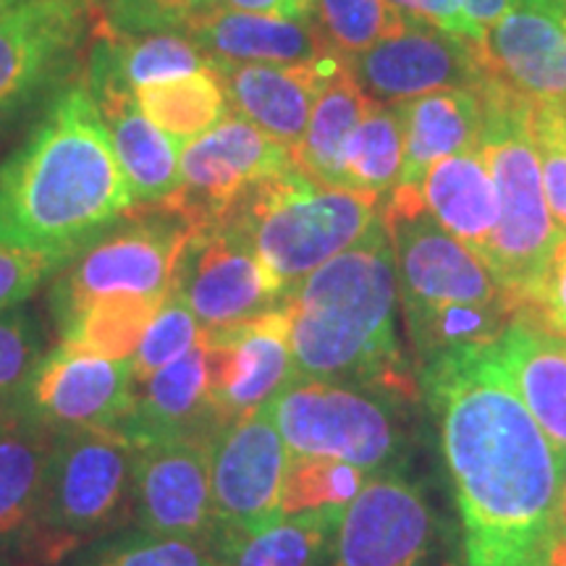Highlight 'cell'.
Instances as JSON below:
<instances>
[{
  "label": "cell",
  "instance_id": "3957f363",
  "mask_svg": "<svg viewBox=\"0 0 566 566\" xmlns=\"http://www.w3.org/2000/svg\"><path fill=\"white\" fill-rule=\"evenodd\" d=\"M394 247L380 218L359 242L281 296L294 378L363 386L417 401L422 388L396 336Z\"/></svg>",
  "mask_w": 566,
  "mask_h": 566
},
{
  "label": "cell",
  "instance_id": "7a4b0ae2",
  "mask_svg": "<svg viewBox=\"0 0 566 566\" xmlns=\"http://www.w3.org/2000/svg\"><path fill=\"white\" fill-rule=\"evenodd\" d=\"M134 208L87 84H71L0 160V244L71 260Z\"/></svg>",
  "mask_w": 566,
  "mask_h": 566
},
{
  "label": "cell",
  "instance_id": "4316f807",
  "mask_svg": "<svg viewBox=\"0 0 566 566\" xmlns=\"http://www.w3.org/2000/svg\"><path fill=\"white\" fill-rule=\"evenodd\" d=\"M420 197L438 226L485 263L499 223V197L483 147L436 163L424 174Z\"/></svg>",
  "mask_w": 566,
  "mask_h": 566
},
{
  "label": "cell",
  "instance_id": "83f0119b",
  "mask_svg": "<svg viewBox=\"0 0 566 566\" xmlns=\"http://www.w3.org/2000/svg\"><path fill=\"white\" fill-rule=\"evenodd\" d=\"M55 433L21 409L0 417V548L21 556L45 485Z\"/></svg>",
  "mask_w": 566,
  "mask_h": 566
},
{
  "label": "cell",
  "instance_id": "52a82bcc",
  "mask_svg": "<svg viewBox=\"0 0 566 566\" xmlns=\"http://www.w3.org/2000/svg\"><path fill=\"white\" fill-rule=\"evenodd\" d=\"M407 401L363 386L294 378L271 401L289 457H323L359 467L367 478L405 472L409 436Z\"/></svg>",
  "mask_w": 566,
  "mask_h": 566
},
{
  "label": "cell",
  "instance_id": "1f68e13d",
  "mask_svg": "<svg viewBox=\"0 0 566 566\" xmlns=\"http://www.w3.org/2000/svg\"><path fill=\"white\" fill-rule=\"evenodd\" d=\"M163 300L160 296H108V300L90 302L59 325V336L63 344L76 346V349L108 359H132Z\"/></svg>",
  "mask_w": 566,
  "mask_h": 566
},
{
  "label": "cell",
  "instance_id": "ee69618b",
  "mask_svg": "<svg viewBox=\"0 0 566 566\" xmlns=\"http://www.w3.org/2000/svg\"><path fill=\"white\" fill-rule=\"evenodd\" d=\"M533 307L546 315V321L566 336V239L551 260L541 289H537Z\"/></svg>",
  "mask_w": 566,
  "mask_h": 566
},
{
  "label": "cell",
  "instance_id": "2e32d148",
  "mask_svg": "<svg viewBox=\"0 0 566 566\" xmlns=\"http://www.w3.org/2000/svg\"><path fill=\"white\" fill-rule=\"evenodd\" d=\"M134 363L59 344L40 359L21 412L51 433L122 428L134 407Z\"/></svg>",
  "mask_w": 566,
  "mask_h": 566
},
{
  "label": "cell",
  "instance_id": "9a60e30c",
  "mask_svg": "<svg viewBox=\"0 0 566 566\" xmlns=\"http://www.w3.org/2000/svg\"><path fill=\"white\" fill-rule=\"evenodd\" d=\"M171 294L192 310L205 334L254 321L281 304V289L258 254L226 223L192 231Z\"/></svg>",
  "mask_w": 566,
  "mask_h": 566
},
{
  "label": "cell",
  "instance_id": "9c48e42d",
  "mask_svg": "<svg viewBox=\"0 0 566 566\" xmlns=\"http://www.w3.org/2000/svg\"><path fill=\"white\" fill-rule=\"evenodd\" d=\"M325 566H459V558L420 488L405 472H378L344 509Z\"/></svg>",
  "mask_w": 566,
  "mask_h": 566
},
{
  "label": "cell",
  "instance_id": "d4e9b609",
  "mask_svg": "<svg viewBox=\"0 0 566 566\" xmlns=\"http://www.w3.org/2000/svg\"><path fill=\"white\" fill-rule=\"evenodd\" d=\"M87 90H139L210 69L184 30L150 34H92Z\"/></svg>",
  "mask_w": 566,
  "mask_h": 566
},
{
  "label": "cell",
  "instance_id": "d6986e66",
  "mask_svg": "<svg viewBox=\"0 0 566 566\" xmlns=\"http://www.w3.org/2000/svg\"><path fill=\"white\" fill-rule=\"evenodd\" d=\"M480 48L488 71L520 95L566 101V0H516Z\"/></svg>",
  "mask_w": 566,
  "mask_h": 566
},
{
  "label": "cell",
  "instance_id": "603a6c76",
  "mask_svg": "<svg viewBox=\"0 0 566 566\" xmlns=\"http://www.w3.org/2000/svg\"><path fill=\"white\" fill-rule=\"evenodd\" d=\"M212 63H265L302 66L334 55L310 19L271 17L218 6L184 30Z\"/></svg>",
  "mask_w": 566,
  "mask_h": 566
},
{
  "label": "cell",
  "instance_id": "cb8c5ba5",
  "mask_svg": "<svg viewBox=\"0 0 566 566\" xmlns=\"http://www.w3.org/2000/svg\"><path fill=\"white\" fill-rule=\"evenodd\" d=\"M111 132L113 153L129 187L134 208L163 205L179 187L181 145L160 132L129 90L90 92Z\"/></svg>",
  "mask_w": 566,
  "mask_h": 566
},
{
  "label": "cell",
  "instance_id": "d6a6232c",
  "mask_svg": "<svg viewBox=\"0 0 566 566\" xmlns=\"http://www.w3.org/2000/svg\"><path fill=\"white\" fill-rule=\"evenodd\" d=\"M405 166V124L396 105L373 103L346 145L344 168L352 189L388 197Z\"/></svg>",
  "mask_w": 566,
  "mask_h": 566
},
{
  "label": "cell",
  "instance_id": "7bdbcfd3",
  "mask_svg": "<svg viewBox=\"0 0 566 566\" xmlns=\"http://www.w3.org/2000/svg\"><path fill=\"white\" fill-rule=\"evenodd\" d=\"M386 3L394 11H399L405 19L424 21V24H433L443 32L478 42V45L483 42V34L464 17V9L459 0H386Z\"/></svg>",
  "mask_w": 566,
  "mask_h": 566
},
{
  "label": "cell",
  "instance_id": "74e56055",
  "mask_svg": "<svg viewBox=\"0 0 566 566\" xmlns=\"http://www.w3.org/2000/svg\"><path fill=\"white\" fill-rule=\"evenodd\" d=\"M92 34H150L187 30L221 0H87Z\"/></svg>",
  "mask_w": 566,
  "mask_h": 566
},
{
  "label": "cell",
  "instance_id": "836d02e7",
  "mask_svg": "<svg viewBox=\"0 0 566 566\" xmlns=\"http://www.w3.org/2000/svg\"><path fill=\"white\" fill-rule=\"evenodd\" d=\"M512 315V304H441L407 313L417 363L441 352L499 342Z\"/></svg>",
  "mask_w": 566,
  "mask_h": 566
},
{
  "label": "cell",
  "instance_id": "6da1fadb",
  "mask_svg": "<svg viewBox=\"0 0 566 566\" xmlns=\"http://www.w3.org/2000/svg\"><path fill=\"white\" fill-rule=\"evenodd\" d=\"M420 388L462 514L464 566H546L566 470L516 394L499 344L424 359Z\"/></svg>",
  "mask_w": 566,
  "mask_h": 566
},
{
  "label": "cell",
  "instance_id": "7c38bea8",
  "mask_svg": "<svg viewBox=\"0 0 566 566\" xmlns=\"http://www.w3.org/2000/svg\"><path fill=\"white\" fill-rule=\"evenodd\" d=\"M294 166L292 150L258 126L229 113L210 132L187 142L179 158V187L163 205L192 231L221 223L252 184Z\"/></svg>",
  "mask_w": 566,
  "mask_h": 566
},
{
  "label": "cell",
  "instance_id": "bcb514c9",
  "mask_svg": "<svg viewBox=\"0 0 566 566\" xmlns=\"http://www.w3.org/2000/svg\"><path fill=\"white\" fill-rule=\"evenodd\" d=\"M464 9V17L470 19V24L483 34L491 30V27L499 21L509 9L516 3V0H459Z\"/></svg>",
  "mask_w": 566,
  "mask_h": 566
},
{
  "label": "cell",
  "instance_id": "484cf974",
  "mask_svg": "<svg viewBox=\"0 0 566 566\" xmlns=\"http://www.w3.org/2000/svg\"><path fill=\"white\" fill-rule=\"evenodd\" d=\"M405 124L401 187H420L424 174L451 155L478 150L483 139V101L478 90H443L396 105ZM396 184V187H399Z\"/></svg>",
  "mask_w": 566,
  "mask_h": 566
},
{
  "label": "cell",
  "instance_id": "ac0fdd59",
  "mask_svg": "<svg viewBox=\"0 0 566 566\" xmlns=\"http://www.w3.org/2000/svg\"><path fill=\"white\" fill-rule=\"evenodd\" d=\"M205 342L223 424L271 405L294 380L289 321L281 307L254 321L205 334Z\"/></svg>",
  "mask_w": 566,
  "mask_h": 566
},
{
  "label": "cell",
  "instance_id": "f35d334b",
  "mask_svg": "<svg viewBox=\"0 0 566 566\" xmlns=\"http://www.w3.org/2000/svg\"><path fill=\"white\" fill-rule=\"evenodd\" d=\"M42 357L45 334L34 313L24 307L0 313V417L21 407Z\"/></svg>",
  "mask_w": 566,
  "mask_h": 566
},
{
  "label": "cell",
  "instance_id": "30bf717a",
  "mask_svg": "<svg viewBox=\"0 0 566 566\" xmlns=\"http://www.w3.org/2000/svg\"><path fill=\"white\" fill-rule=\"evenodd\" d=\"M384 221L405 315L441 304H512L483 260L438 226L420 187L399 184L384 205Z\"/></svg>",
  "mask_w": 566,
  "mask_h": 566
},
{
  "label": "cell",
  "instance_id": "44dd1931",
  "mask_svg": "<svg viewBox=\"0 0 566 566\" xmlns=\"http://www.w3.org/2000/svg\"><path fill=\"white\" fill-rule=\"evenodd\" d=\"M342 66L328 55L321 63L302 66H265V63H212L221 80L229 108L268 137L296 150L325 82Z\"/></svg>",
  "mask_w": 566,
  "mask_h": 566
},
{
  "label": "cell",
  "instance_id": "ba28073f",
  "mask_svg": "<svg viewBox=\"0 0 566 566\" xmlns=\"http://www.w3.org/2000/svg\"><path fill=\"white\" fill-rule=\"evenodd\" d=\"M192 229L166 208H132L82 247L55 275V328L84 304L108 296H168Z\"/></svg>",
  "mask_w": 566,
  "mask_h": 566
},
{
  "label": "cell",
  "instance_id": "e0dca14e",
  "mask_svg": "<svg viewBox=\"0 0 566 566\" xmlns=\"http://www.w3.org/2000/svg\"><path fill=\"white\" fill-rule=\"evenodd\" d=\"M132 522L147 533L212 543L210 443L197 438H160L137 446Z\"/></svg>",
  "mask_w": 566,
  "mask_h": 566
},
{
  "label": "cell",
  "instance_id": "8992f818",
  "mask_svg": "<svg viewBox=\"0 0 566 566\" xmlns=\"http://www.w3.org/2000/svg\"><path fill=\"white\" fill-rule=\"evenodd\" d=\"M137 446L116 428L59 433L32 535L21 556L55 566L132 522Z\"/></svg>",
  "mask_w": 566,
  "mask_h": 566
},
{
  "label": "cell",
  "instance_id": "8fae6325",
  "mask_svg": "<svg viewBox=\"0 0 566 566\" xmlns=\"http://www.w3.org/2000/svg\"><path fill=\"white\" fill-rule=\"evenodd\" d=\"M289 449L271 405L237 417L210 438V488L216 535L210 548L260 535L283 520L281 493Z\"/></svg>",
  "mask_w": 566,
  "mask_h": 566
},
{
  "label": "cell",
  "instance_id": "277c9868",
  "mask_svg": "<svg viewBox=\"0 0 566 566\" xmlns=\"http://www.w3.org/2000/svg\"><path fill=\"white\" fill-rule=\"evenodd\" d=\"M483 101V155L491 168L499 223L485 254V268L514 307L533 304L551 260L562 247L543 189L541 160L533 139V101L488 76L478 87Z\"/></svg>",
  "mask_w": 566,
  "mask_h": 566
},
{
  "label": "cell",
  "instance_id": "8d00e7d4",
  "mask_svg": "<svg viewBox=\"0 0 566 566\" xmlns=\"http://www.w3.org/2000/svg\"><path fill=\"white\" fill-rule=\"evenodd\" d=\"M307 19L336 59L363 53L405 24V17L386 0H313Z\"/></svg>",
  "mask_w": 566,
  "mask_h": 566
},
{
  "label": "cell",
  "instance_id": "5bb4252c",
  "mask_svg": "<svg viewBox=\"0 0 566 566\" xmlns=\"http://www.w3.org/2000/svg\"><path fill=\"white\" fill-rule=\"evenodd\" d=\"M90 24L87 0H21L0 11V124L69 80Z\"/></svg>",
  "mask_w": 566,
  "mask_h": 566
},
{
  "label": "cell",
  "instance_id": "60d3db41",
  "mask_svg": "<svg viewBox=\"0 0 566 566\" xmlns=\"http://www.w3.org/2000/svg\"><path fill=\"white\" fill-rule=\"evenodd\" d=\"M533 139L551 218L566 239V101L533 103Z\"/></svg>",
  "mask_w": 566,
  "mask_h": 566
},
{
  "label": "cell",
  "instance_id": "d590c367",
  "mask_svg": "<svg viewBox=\"0 0 566 566\" xmlns=\"http://www.w3.org/2000/svg\"><path fill=\"white\" fill-rule=\"evenodd\" d=\"M365 480L359 467L336 459L289 457L281 493L283 520L313 512H344L363 491Z\"/></svg>",
  "mask_w": 566,
  "mask_h": 566
},
{
  "label": "cell",
  "instance_id": "4dcf8cb0",
  "mask_svg": "<svg viewBox=\"0 0 566 566\" xmlns=\"http://www.w3.org/2000/svg\"><path fill=\"white\" fill-rule=\"evenodd\" d=\"M344 512L286 516L260 535L216 546L221 566H325L331 535Z\"/></svg>",
  "mask_w": 566,
  "mask_h": 566
},
{
  "label": "cell",
  "instance_id": "c3c4849f",
  "mask_svg": "<svg viewBox=\"0 0 566 566\" xmlns=\"http://www.w3.org/2000/svg\"><path fill=\"white\" fill-rule=\"evenodd\" d=\"M558 541H566V475L562 485V514H558Z\"/></svg>",
  "mask_w": 566,
  "mask_h": 566
},
{
  "label": "cell",
  "instance_id": "ffe728a7",
  "mask_svg": "<svg viewBox=\"0 0 566 566\" xmlns=\"http://www.w3.org/2000/svg\"><path fill=\"white\" fill-rule=\"evenodd\" d=\"M221 428L210 349L202 336L192 352L160 367L150 378L137 380L132 415L118 430L134 446H142L160 438H197L210 443Z\"/></svg>",
  "mask_w": 566,
  "mask_h": 566
},
{
  "label": "cell",
  "instance_id": "e575fe53",
  "mask_svg": "<svg viewBox=\"0 0 566 566\" xmlns=\"http://www.w3.org/2000/svg\"><path fill=\"white\" fill-rule=\"evenodd\" d=\"M74 566H221V562L202 541L122 527L92 541Z\"/></svg>",
  "mask_w": 566,
  "mask_h": 566
},
{
  "label": "cell",
  "instance_id": "f6af8a7d",
  "mask_svg": "<svg viewBox=\"0 0 566 566\" xmlns=\"http://www.w3.org/2000/svg\"><path fill=\"white\" fill-rule=\"evenodd\" d=\"M221 6L233 11L271 13V17L307 19L313 0H221Z\"/></svg>",
  "mask_w": 566,
  "mask_h": 566
},
{
  "label": "cell",
  "instance_id": "b9f144b4",
  "mask_svg": "<svg viewBox=\"0 0 566 566\" xmlns=\"http://www.w3.org/2000/svg\"><path fill=\"white\" fill-rule=\"evenodd\" d=\"M66 258L0 244V313L21 307L48 279H55Z\"/></svg>",
  "mask_w": 566,
  "mask_h": 566
},
{
  "label": "cell",
  "instance_id": "5b68a950",
  "mask_svg": "<svg viewBox=\"0 0 566 566\" xmlns=\"http://www.w3.org/2000/svg\"><path fill=\"white\" fill-rule=\"evenodd\" d=\"M384 205L386 197L334 187L292 166L252 184L221 223L244 237L283 296L359 242L384 218Z\"/></svg>",
  "mask_w": 566,
  "mask_h": 566
},
{
  "label": "cell",
  "instance_id": "ab89813d",
  "mask_svg": "<svg viewBox=\"0 0 566 566\" xmlns=\"http://www.w3.org/2000/svg\"><path fill=\"white\" fill-rule=\"evenodd\" d=\"M205 331L197 323L192 310L176 294H168L155 313L150 328L142 336L137 354L132 357L134 378H150L160 367L176 363L202 342Z\"/></svg>",
  "mask_w": 566,
  "mask_h": 566
},
{
  "label": "cell",
  "instance_id": "f1b7e54d",
  "mask_svg": "<svg viewBox=\"0 0 566 566\" xmlns=\"http://www.w3.org/2000/svg\"><path fill=\"white\" fill-rule=\"evenodd\" d=\"M370 105L373 103L357 90L344 66H338L317 95L307 132L292 153L294 166L317 181L352 189L344 168L346 145H349L352 134L365 118V113L370 111Z\"/></svg>",
  "mask_w": 566,
  "mask_h": 566
},
{
  "label": "cell",
  "instance_id": "681fc988",
  "mask_svg": "<svg viewBox=\"0 0 566 566\" xmlns=\"http://www.w3.org/2000/svg\"><path fill=\"white\" fill-rule=\"evenodd\" d=\"M17 3H21V0H0V11L11 9V6H17Z\"/></svg>",
  "mask_w": 566,
  "mask_h": 566
},
{
  "label": "cell",
  "instance_id": "f546056e",
  "mask_svg": "<svg viewBox=\"0 0 566 566\" xmlns=\"http://www.w3.org/2000/svg\"><path fill=\"white\" fill-rule=\"evenodd\" d=\"M134 97H137L139 111L179 145L197 139L223 116H229V101L212 69L197 71L181 80L147 84V87L134 90Z\"/></svg>",
  "mask_w": 566,
  "mask_h": 566
},
{
  "label": "cell",
  "instance_id": "7dc6e473",
  "mask_svg": "<svg viewBox=\"0 0 566 566\" xmlns=\"http://www.w3.org/2000/svg\"><path fill=\"white\" fill-rule=\"evenodd\" d=\"M546 566H566V541H558Z\"/></svg>",
  "mask_w": 566,
  "mask_h": 566
},
{
  "label": "cell",
  "instance_id": "7402d4cb",
  "mask_svg": "<svg viewBox=\"0 0 566 566\" xmlns=\"http://www.w3.org/2000/svg\"><path fill=\"white\" fill-rule=\"evenodd\" d=\"M495 344L516 394L566 470V336L541 310L522 304Z\"/></svg>",
  "mask_w": 566,
  "mask_h": 566
},
{
  "label": "cell",
  "instance_id": "4fadbf2b",
  "mask_svg": "<svg viewBox=\"0 0 566 566\" xmlns=\"http://www.w3.org/2000/svg\"><path fill=\"white\" fill-rule=\"evenodd\" d=\"M342 66L378 105H401L443 90H478L491 76L478 42L415 19H405L367 51L342 59Z\"/></svg>",
  "mask_w": 566,
  "mask_h": 566
}]
</instances>
